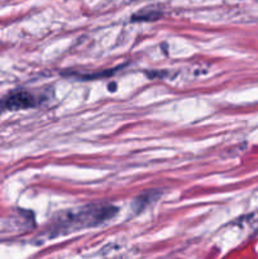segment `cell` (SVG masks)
<instances>
[{"label": "cell", "mask_w": 258, "mask_h": 259, "mask_svg": "<svg viewBox=\"0 0 258 259\" xmlns=\"http://www.w3.org/2000/svg\"><path fill=\"white\" fill-rule=\"evenodd\" d=\"M118 209L111 205H89L72 211L62 212L52 223L50 232L53 237L85 228L98 227L116 214Z\"/></svg>", "instance_id": "1"}, {"label": "cell", "mask_w": 258, "mask_h": 259, "mask_svg": "<svg viewBox=\"0 0 258 259\" xmlns=\"http://www.w3.org/2000/svg\"><path fill=\"white\" fill-rule=\"evenodd\" d=\"M35 101L32 94L27 91H18L12 94L9 98L5 100L8 110H20V109H28L34 106Z\"/></svg>", "instance_id": "2"}, {"label": "cell", "mask_w": 258, "mask_h": 259, "mask_svg": "<svg viewBox=\"0 0 258 259\" xmlns=\"http://www.w3.org/2000/svg\"><path fill=\"white\" fill-rule=\"evenodd\" d=\"M4 110H7V105H5V100H0V114L3 113Z\"/></svg>", "instance_id": "3"}]
</instances>
